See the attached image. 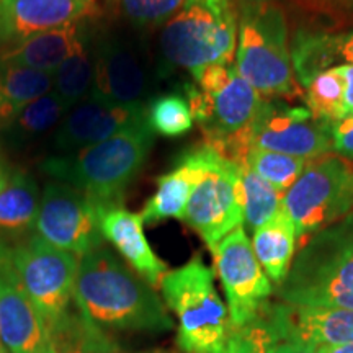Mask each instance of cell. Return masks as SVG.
Segmentation results:
<instances>
[{
  "label": "cell",
  "instance_id": "obj_1",
  "mask_svg": "<svg viewBox=\"0 0 353 353\" xmlns=\"http://www.w3.org/2000/svg\"><path fill=\"white\" fill-rule=\"evenodd\" d=\"M74 304L103 332L164 334L174 327L156 290L105 245L79 259Z\"/></svg>",
  "mask_w": 353,
  "mask_h": 353
},
{
  "label": "cell",
  "instance_id": "obj_2",
  "mask_svg": "<svg viewBox=\"0 0 353 353\" xmlns=\"http://www.w3.org/2000/svg\"><path fill=\"white\" fill-rule=\"evenodd\" d=\"M154 134L148 121L139 123L81 151L51 154L39 169L56 182L81 190L101 208L123 206L125 192L151 154Z\"/></svg>",
  "mask_w": 353,
  "mask_h": 353
},
{
  "label": "cell",
  "instance_id": "obj_3",
  "mask_svg": "<svg viewBox=\"0 0 353 353\" xmlns=\"http://www.w3.org/2000/svg\"><path fill=\"white\" fill-rule=\"evenodd\" d=\"M183 92L205 144L229 161L244 164L265 97L241 77L234 64L211 65L195 83H185Z\"/></svg>",
  "mask_w": 353,
  "mask_h": 353
},
{
  "label": "cell",
  "instance_id": "obj_4",
  "mask_svg": "<svg viewBox=\"0 0 353 353\" xmlns=\"http://www.w3.org/2000/svg\"><path fill=\"white\" fill-rule=\"evenodd\" d=\"M273 293L296 306L353 311V213L303 242Z\"/></svg>",
  "mask_w": 353,
  "mask_h": 353
},
{
  "label": "cell",
  "instance_id": "obj_5",
  "mask_svg": "<svg viewBox=\"0 0 353 353\" xmlns=\"http://www.w3.org/2000/svg\"><path fill=\"white\" fill-rule=\"evenodd\" d=\"M237 21L231 0H187L162 25L159 61L162 69L188 70L193 81L211 65L234 64Z\"/></svg>",
  "mask_w": 353,
  "mask_h": 353
},
{
  "label": "cell",
  "instance_id": "obj_6",
  "mask_svg": "<svg viewBox=\"0 0 353 353\" xmlns=\"http://www.w3.org/2000/svg\"><path fill=\"white\" fill-rule=\"evenodd\" d=\"M162 298L179 319L176 343L183 353H226L232 335L228 306L214 285V272L195 255L162 278Z\"/></svg>",
  "mask_w": 353,
  "mask_h": 353
},
{
  "label": "cell",
  "instance_id": "obj_7",
  "mask_svg": "<svg viewBox=\"0 0 353 353\" xmlns=\"http://www.w3.org/2000/svg\"><path fill=\"white\" fill-rule=\"evenodd\" d=\"M234 65L265 99H303L291 64L286 17L270 2H252L242 8Z\"/></svg>",
  "mask_w": 353,
  "mask_h": 353
},
{
  "label": "cell",
  "instance_id": "obj_8",
  "mask_svg": "<svg viewBox=\"0 0 353 353\" xmlns=\"http://www.w3.org/2000/svg\"><path fill=\"white\" fill-rule=\"evenodd\" d=\"M165 76L151 48L128 30H95V77L92 94L112 103L148 107Z\"/></svg>",
  "mask_w": 353,
  "mask_h": 353
},
{
  "label": "cell",
  "instance_id": "obj_9",
  "mask_svg": "<svg viewBox=\"0 0 353 353\" xmlns=\"http://www.w3.org/2000/svg\"><path fill=\"white\" fill-rule=\"evenodd\" d=\"M283 210L296 228V237L306 242L322 229L353 213V165L341 156L311 161L285 193Z\"/></svg>",
  "mask_w": 353,
  "mask_h": 353
},
{
  "label": "cell",
  "instance_id": "obj_10",
  "mask_svg": "<svg viewBox=\"0 0 353 353\" xmlns=\"http://www.w3.org/2000/svg\"><path fill=\"white\" fill-rule=\"evenodd\" d=\"M12 259L25 291L50 330L72 311L77 255L28 236L12 247Z\"/></svg>",
  "mask_w": 353,
  "mask_h": 353
},
{
  "label": "cell",
  "instance_id": "obj_11",
  "mask_svg": "<svg viewBox=\"0 0 353 353\" xmlns=\"http://www.w3.org/2000/svg\"><path fill=\"white\" fill-rule=\"evenodd\" d=\"M182 221L210 249L234 229L244 226L242 165L216 151L210 169L190 195Z\"/></svg>",
  "mask_w": 353,
  "mask_h": 353
},
{
  "label": "cell",
  "instance_id": "obj_12",
  "mask_svg": "<svg viewBox=\"0 0 353 353\" xmlns=\"http://www.w3.org/2000/svg\"><path fill=\"white\" fill-rule=\"evenodd\" d=\"M105 208L81 190L51 182L43 190L34 232L79 259L103 245L100 216Z\"/></svg>",
  "mask_w": 353,
  "mask_h": 353
},
{
  "label": "cell",
  "instance_id": "obj_13",
  "mask_svg": "<svg viewBox=\"0 0 353 353\" xmlns=\"http://www.w3.org/2000/svg\"><path fill=\"white\" fill-rule=\"evenodd\" d=\"M214 267L228 299L232 329L244 327L270 303L273 285L255 257L252 242L241 226L229 232L213 249Z\"/></svg>",
  "mask_w": 353,
  "mask_h": 353
},
{
  "label": "cell",
  "instance_id": "obj_14",
  "mask_svg": "<svg viewBox=\"0 0 353 353\" xmlns=\"http://www.w3.org/2000/svg\"><path fill=\"white\" fill-rule=\"evenodd\" d=\"M252 148L316 161L332 151V123L317 118L307 107L265 99L254 126Z\"/></svg>",
  "mask_w": 353,
  "mask_h": 353
},
{
  "label": "cell",
  "instance_id": "obj_15",
  "mask_svg": "<svg viewBox=\"0 0 353 353\" xmlns=\"http://www.w3.org/2000/svg\"><path fill=\"white\" fill-rule=\"evenodd\" d=\"M0 342L10 353H46L48 329L0 239Z\"/></svg>",
  "mask_w": 353,
  "mask_h": 353
},
{
  "label": "cell",
  "instance_id": "obj_16",
  "mask_svg": "<svg viewBox=\"0 0 353 353\" xmlns=\"http://www.w3.org/2000/svg\"><path fill=\"white\" fill-rule=\"evenodd\" d=\"M144 121H148V107H128L88 95L65 113L51 148L54 154L76 152Z\"/></svg>",
  "mask_w": 353,
  "mask_h": 353
},
{
  "label": "cell",
  "instance_id": "obj_17",
  "mask_svg": "<svg viewBox=\"0 0 353 353\" xmlns=\"http://www.w3.org/2000/svg\"><path fill=\"white\" fill-rule=\"evenodd\" d=\"M99 13V0H0V50Z\"/></svg>",
  "mask_w": 353,
  "mask_h": 353
},
{
  "label": "cell",
  "instance_id": "obj_18",
  "mask_svg": "<svg viewBox=\"0 0 353 353\" xmlns=\"http://www.w3.org/2000/svg\"><path fill=\"white\" fill-rule=\"evenodd\" d=\"M268 317L278 339H293L311 347L353 343V311L342 307L268 303Z\"/></svg>",
  "mask_w": 353,
  "mask_h": 353
},
{
  "label": "cell",
  "instance_id": "obj_19",
  "mask_svg": "<svg viewBox=\"0 0 353 353\" xmlns=\"http://www.w3.org/2000/svg\"><path fill=\"white\" fill-rule=\"evenodd\" d=\"M214 154L216 151L210 145H198L185 152L170 172L159 176L156 193L139 213L143 223L156 224L170 218L183 219L190 195L210 169Z\"/></svg>",
  "mask_w": 353,
  "mask_h": 353
},
{
  "label": "cell",
  "instance_id": "obj_20",
  "mask_svg": "<svg viewBox=\"0 0 353 353\" xmlns=\"http://www.w3.org/2000/svg\"><path fill=\"white\" fill-rule=\"evenodd\" d=\"M143 219L123 206H113L101 211L100 229L125 262L152 288L161 286L167 272V265L154 254L143 229Z\"/></svg>",
  "mask_w": 353,
  "mask_h": 353
},
{
  "label": "cell",
  "instance_id": "obj_21",
  "mask_svg": "<svg viewBox=\"0 0 353 353\" xmlns=\"http://www.w3.org/2000/svg\"><path fill=\"white\" fill-rule=\"evenodd\" d=\"M290 51L294 77L303 88L319 72L353 64V28H299Z\"/></svg>",
  "mask_w": 353,
  "mask_h": 353
},
{
  "label": "cell",
  "instance_id": "obj_22",
  "mask_svg": "<svg viewBox=\"0 0 353 353\" xmlns=\"http://www.w3.org/2000/svg\"><path fill=\"white\" fill-rule=\"evenodd\" d=\"M95 25V19L50 30L0 50V61L52 74L79 50Z\"/></svg>",
  "mask_w": 353,
  "mask_h": 353
},
{
  "label": "cell",
  "instance_id": "obj_23",
  "mask_svg": "<svg viewBox=\"0 0 353 353\" xmlns=\"http://www.w3.org/2000/svg\"><path fill=\"white\" fill-rule=\"evenodd\" d=\"M68 112L69 107H65L59 97L52 90L48 92L20 108L0 126V145L20 156L38 151L44 143L51 144L57 126Z\"/></svg>",
  "mask_w": 353,
  "mask_h": 353
},
{
  "label": "cell",
  "instance_id": "obj_24",
  "mask_svg": "<svg viewBox=\"0 0 353 353\" xmlns=\"http://www.w3.org/2000/svg\"><path fill=\"white\" fill-rule=\"evenodd\" d=\"M39 193L37 180L23 169H12L0 183V237L25 239L34 231Z\"/></svg>",
  "mask_w": 353,
  "mask_h": 353
},
{
  "label": "cell",
  "instance_id": "obj_25",
  "mask_svg": "<svg viewBox=\"0 0 353 353\" xmlns=\"http://www.w3.org/2000/svg\"><path fill=\"white\" fill-rule=\"evenodd\" d=\"M252 249L263 272L278 286L288 275L296 252V228L281 206L270 221L252 232Z\"/></svg>",
  "mask_w": 353,
  "mask_h": 353
},
{
  "label": "cell",
  "instance_id": "obj_26",
  "mask_svg": "<svg viewBox=\"0 0 353 353\" xmlns=\"http://www.w3.org/2000/svg\"><path fill=\"white\" fill-rule=\"evenodd\" d=\"M95 30L97 23L79 50L51 74L52 92L69 108L92 94L95 77Z\"/></svg>",
  "mask_w": 353,
  "mask_h": 353
},
{
  "label": "cell",
  "instance_id": "obj_27",
  "mask_svg": "<svg viewBox=\"0 0 353 353\" xmlns=\"http://www.w3.org/2000/svg\"><path fill=\"white\" fill-rule=\"evenodd\" d=\"M51 90V74L0 61V126L30 101Z\"/></svg>",
  "mask_w": 353,
  "mask_h": 353
},
{
  "label": "cell",
  "instance_id": "obj_28",
  "mask_svg": "<svg viewBox=\"0 0 353 353\" xmlns=\"http://www.w3.org/2000/svg\"><path fill=\"white\" fill-rule=\"evenodd\" d=\"M112 345L107 332L83 319L76 307L48 330L46 353H99Z\"/></svg>",
  "mask_w": 353,
  "mask_h": 353
},
{
  "label": "cell",
  "instance_id": "obj_29",
  "mask_svg": "<svg viewBox=\"0 0 353 353\" xmlns=\"http://www.w3.org/2000/svg\"><path fill=\"white\" fill-rule=\"evenodd\" d=\"M242 190H244V226L254 232L276 214V211L281 208L285 193L276 190L247 165H242Z\"/></svg>",
  "mask_w": 353,
  "mask_h": 353
},
{
  "label": "cell",
  "instance_id": "obj_30",
  "mask_svg": "<svg viewBox=\"0 0 353 353\" xmlns=\"http://www.w3.org/2000/svg\"><path fill=\"white\" fill-rule=\"evenodd\" d=\"M307 164L309 161L288 156V154L250 148L242 165H247L281 193H286L291 185L299 179Z\"/></svg>",
  "mask_w": 353,
  "mask_h": 353
},
{
  "label": "cell",
  "instance_id": "obj_31",
  "mask_svg": "<svg viewBox=\"0 0 353 353\" xmlns=\"http://www.w3.org/2000/svg\"><path fill=\"white\" fill-rule=\"evenodd\" d=\"M303 99L307 108L321 120L335 123L343 113V79L332 68L319 72L303 87Z\"/></svg>",
  "mask_w": 353,
  "mask_h": 353
},
{
  "label": "cell",
  "instance_id": "obj_32",
  "mask_svg": "<svg viewBox=\"0 0 353 353\" xmlns=\"http://www.w3.org/2000/svg\"><path fill=\"white\" fill-rule=\"evenodd\" d=\"M113 12L131 28L151 30L170 20L187 0H108Z\"/></svg>",
  "mask_w": 353,
  "mask_h": 353
},
{
  "label": "cell",
  "instance_id": "obj_33",
  "mask_svg": "<svg viewBox=\"0 0 353 353\" xmlns=\"http://www.w3.org/2000/svg\"><path fill=\"white\" fill-rule=\"evenodd\" d=\"M148 123L154 132L175 138L188 132L193 126V117L183 95H157L148 105Z\"/></svg>",
  "mask_w": 353,
  "mask_h": 353
},
{
  "label": "cell",
  "instance_id": "obj_34",
  "mask_svg": "<svg viewBox=\"0 0 353 353\" xmlns=\"http://www.w3.org/2000/svg\"><path fill=\"white\" fill-rule=\"evenodd\" d=\"M267 306L244 327L232 330L226 353H275L278 334L268 317Z\"/></svg>",
  "mask_w": 353,
  "mask_h": 353
},
{
  "label": "cell",
  "instance_id": "obj_35",
  "mask_svg": "<svg viewBox=\"0 0 353 353\" xmlns=\"http://www.w3.org/2000/svg\"><path fill=\"white\" fill-rule=\"evenodd\" d=\"M298 10L317 21V28H353V0H290Z\"/></svg>",
  "mask_w": 353,
  "mask_h": 353
},
{
  "label": "cell",
  "instance_id": "obj_36",
  "mask_svg": "<svg viewBox=\"0 0 353 353\" xmlns=\"http://www.w3.org/2000/svg\"><path fill=\"white\" fill-rule=\"evenodd\" d=\"M332 151L353 161V117L332 123Z\"/></svg>",
  "mask_w": 353,
  "mask_h": 353
},
{
  "label": "cell",
  "instance_id": "obj_37",
  "mask_svg": "<svg viewBox=\"0 0 353 353\" xmlns=\"http://www.w3.org/2000/svg\"><path fill=\"white\" fill-rule=\"evenodd\" d=\"M339 70L343 79V113L342 118H352L353 117V64L337 65L335 68Z\"/></svg>",
  "mask_w": 353,
  "mask_h": 353
},
{
  "label": "cell",
  "instance_id": "obj_38",
  "mask_svg": "<svg viewBox=\"0 0 353 353\" xmlns=\"http://www.w3.org/2000/svg\"><path fill=\"white\" fill-rule=\"evenodd\" d=\"M275 353H317L314 347L293 339H278Z\"/></svg>",
  "mask_w": 353,
  "mask_h": 353
},
{
  "label": "cell",
  "instance_id": "obj_39",
  "mask_svg": "<svg viewBox=\"0 0 353 353\" xmlns=\"http://www.w3.org/2000/svg\"><path fill=\"white\" fill-rule=\"evenodd\" d=\"M317 353H353V343H342V345H322L316 348Z\"/></svg>",
  "mask_w": 353,
  "mask_h": 353
},
{
  "label": "cell",
  "instance_id": "obj_40",
  "mask_svg": "<svg viewBox=\"0 0 353 353\" xmlns=\"http://www.w3.org/2000/svg\"><path fill=\"white\" fill-rule=\"evenodd\" d=\"M8 170H10V167L7 165L6 159H3L2 154H0V183L3 182V179H6L7 174H8Z\"/></svg>",
  "mask_w": 353,
  "mask_h": 353
},
{
  "label": "cell",
  "instance_id": "obj_41",
  "mask_svg": "<svg viewBox=\"0 0 353 353\" xmlns=\"http://www.w3.org/2000/svg\"><path fill=\"white\" fill-rule=\"evenodd\" d=\"M99 353H128V352H121V350H118L117 343H114V345L108 347V348H105V350H101V352H99ZM130 353H131V352H130ZM138 353H161V352H138Z\"/></svg>",
  "mask_w": 353,
  "mask_h": 353
},
{
  "label": "cell",
  "instance_id": "obj_42",
  "mask_svg": "<svg viewBox=\"0 0 353 353\" xmlns=\"http://www.w3.org/2000/svg\"><path fill=\"white\" fill-rule=\"evenodd\" d=\"M0 353H10V352H8V350H7V348H6V347H3V345H2V343H0Z\"/></svg>",
  "mask_w": 353,
  "mask_h": 353
},
{
  "label": "cell",
  "instance_id": "obj_43",
  "mask_svg": "<svg viewBox=\"0 0 353 353\" xmlns=\"http://www.w3.org/2000/svg\"><path fill=\"white\" fill-rule=\"evenodd\" d=\"M250 2H268V0H250Z\"/></svg>",
  "mask_w": 353,
  "mask_h": 353
},
{
  "label": "cell",
  "instance_id": "obj_44",
  "mask_svg": "<svg viewBox=\"0 0 353 353\" xmlns=\"http://www.w3.org/2000/svg\"><path fill=\"white\" fill-rule=\"evenodd\" d=\"M0 343H2V342H0Z\"/></svg>",
  "mask_w": 353,
  "mask_h": 353
}]
</instances>
